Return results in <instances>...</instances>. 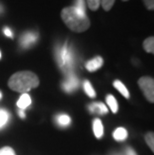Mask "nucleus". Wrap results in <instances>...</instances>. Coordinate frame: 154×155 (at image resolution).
<instances>
[{"label":"nucleus","instance_id":"nucleus-1","mask_svg":"<svg viewBox=\"0 0 154 155\" xmlns=\"http://www.w3.org/2000/svg\"><path fill=\"white\" fill-rule=\"evenodd\" d=\"M61 18L65 25L74 32H84L90 27V20L86 13L81 12L74 6L65 7L61 10Z\"/></svg>","mask_w":154,"mask_h":155},{"label":"nucleus","instance_id":"nucleus-2","mask_svg":"<svg viewBox=\"0 0 154 155\" xmlns=\"http://www.w3.org/2000/svg\"><path fill=\"white\" fill-rule=\"evenodd\" d=\"M8 86L13 91L26 93L39 86V78L31 71H19L9 78Z\"/></svg>","mask_w":154,"mask_h":155},{"label":"nucleus","instance_id":"nucleus-3","mask_svg":"<svg viewBox=\"0 0 154 155\" xmlns=\"http://www.w3.org/2000/svg\"><path fill=\"white\" fill-rule=\"evenodd\" d=\"M138 85L141 91L143 92L144 96L150 103L154 102V80L153 78L148 76H143L139 78Z\"/></svg>","mask_w":154,"mask_h":155},{"label":"nucleus","instance_id":"nucleus-4","mask_svg":"<svg viewBox=\"0 0 154 155\" xmlns=\"http://www.w3.org/2000/svg\"><path fill=\"white\" fill-rule=\"evenodd\" d=\"M58 61L61 68L63 69H69L72 65L73 61V55H72L71 49L68 47L67 44L63 45L60 49V53L58 55Z\"/></svg>","mask_w":154,"mask_h":155},{"label":"nucleus","instance_id":"nucleus-5","mask_svg":"<svg viewBox=\"0 0 154 155\" xmlns=\"http://www.w3.org/2000/svg\"><path fill=\"white\" fill-rule=\"evenodd\" d=\"M37 39H38V35L36 33L27 32V33H24L20 37V44L23 48H28V47H30L32 44L36 43Z\"/></svg>","mask_w":154,"mask_h":155},{"label":"nucleus","instance_id":"nucleus-6","mask_svg":"<svg viewBox=\"0 0 154 155\" xmlns=\"http://www.w3.org/2000/svg\"><path fill=\"white\" fill-rule=\"evenodd\" d=\"M102 65H103V58L100 57V56H96V57H94L91 60L87 61L86 64H85V67H86L88 71L94 72L98 70Z\"/></svg>","mask_w":154,"mask_h":155},{"label":"nucleus","instance_id":"nucleus-7","mask_svg":"<svg viewBox=\"0 0 154 155\" xmlns=\"http://www.w3.org/2000/svg\"><path fill=\"white\" fill-rule=\"evenodd\" d=\"M78 86V79L73 74L69 75L67 79L63 82V89L66 92H71L75 90Z\"/></svg>","mask_w":154,"mask_h":155},{"label":"nucleus","instance_id":"nucleus-8","mask_svg":"<svg viewBox=\"0 0 154 155\" xmlns=\"http://www.w3.org/2000/svg\"><path fill=\"white\" fill-rule=\"evenodd\" d=\"M89 109L93 113H98V114H105L108 112V108L103 103H99V102L90 104Z\"/></svg>","mask_w":154,"mask_h":155},{"label":"nucleus","instance_id":"nucleus-9","mask_svg":"<svg viewBox=\"0 0 154 155\" xmlns=\"http://www.w3.org/2000/svg\"><path fill=\"white\" fill-rule=\"evenodd\" d=\"M104 128H103V124L101 122L100 119H94L93 121V131H94V135L96 136L97 139H99L103 136V132H104Z\"/></svg>","mask_w":154,"mask_h":155},{"label":"nucleus","instance_id":"nucleus-10","mask_svg":"<svg viewBox=\"0 0 154 155\" xmlns=\"http://www.w3.org/2000/svg\"><path fill=\"white\" fill-rule=\"evenodd\" d=\"M30 104H31V98L27 93L22 94L20 96V98H19L18 101H17V106L19 107V109H20V110L27 108Z\"/></svg>","mask_w":154,"mask_h":155},{"label":"nucleus","instance_id":"nucleus-11","mask_svg":"<svg viewBox=\"0 0 154 155\" xmlns=\"http://www.w3.org/2000/svg\"><path fill=\"white\" fill-rule=\"evenodd\" d=\"M127 136H128V133H127L125 128L123 127L117 128L113 133V137L116 141H123L124 139H126Z\"/></svg>","mask_w":154,"mask_h":155},{"label":"nucleus","instance_id":"nucleus-12","mask_svg":"<svg viewBox=\"0 0 154 155\" xmlns=\"http://www.w3.org/2000/svg\"><path fill=\"white\" fill-rule=\"evenodd\" d=\"M143 48L147 53H154V37L150 36V37L146 38L143 42Z\"/></svg>","mask_w":154,"mask_h":155},{"label":"nucleus","instance_id":"nucleus-13","mask_svg":"<svg viewBox=\"0 0 154 155\" xmlns=\"http://www.w3.org/2000/svg\"><path fill=\"white\" fill-rule=\"evenodd\" d=\"M106 102L108 104V107H110V110L112 111L113 113H116L117 110H118V104H117L115 97H114L113 95H107Z\"/></svg>","mask_w":154,"mask_h":155},{"label":"nucleus","instance_id":"nucleus-14","mask_svg":"<svg viewBox=\"0 0 154 155\" xmlns=\"http://www.w3.org/2000/svg\"><path fill=\"white\" fill-rule=\"evenodd\" d=\"M113 86L115 87L117 90H118L121 94L123 95L124 97H126V98H129V92L128 90H127V88L124 86V84L122 83L121 81L119 80H115L113 82Z\"/></svg>","mask_w":154,"mask_h":155},{"label":"nucleus","instance_id":"nucleus-15","mask_svg":"<svg viewBox=\"0 0 154 155\" xmlns=\"http://www.w3.org/2000/svg\"><path fill=\"white\" fill-rule=\"evenodd\" d=\"M84 90H85V93H86L89 97H92L93 98V97L96 96V93H95L93 87L91 86L90 82L87 81V80L84 82Z\"/></svg>","mask_w":154,"mask_h":155},{"label":"nucleus","instance_id":"nucleus-16","mask_svg":"<svg viewBox=\"0 0 154 155\" xmlns=\"http://www.w3.org/2000/svg\"><path fill=\"white\" fill-rule=\"evenodd\" d=\"M70 121H71V119L68 115L62 114V115H59V116L57 117L58 124L61 125V126H67V125H69Z\"/></svg>","mask_w":154,"mask_h":155},{"label":"nucleus","instance_id":"nucleus-17","mask_svg":"<svg viewBox=\"0 0 154 155\" xmlns=\"http://www.w3.org/2000/svg\"><path fill=\"white\" fill-rule=\"evenodd\" d=\"M8 118H9L8 112L4 109H0V128L7 123Z\"/></svg>","mask_w":154,"mask_h":155},{"label":"nucleus","instance_id":"nucleus-18","mask_svg":"<svg viewBox=\"0 0 154 155\" xmlns=\"http://www.w3.org/2000/svg\"><path fill=\"white\" fill-rule=\"evenodd\" d=\"M145 141L153 152L154 151V134H153V132H148L145 135Z\"/></svg>","mask_w":154,"mask_h":155},{"label":"nucleus","instance_id":"nucleus-19","mask_svg":"<svg viewBox=\"0 0 154 155\" xmlns=\"http://www.w3.org/2000/svg\"><path fill=\"white\" fill-rule=\"evenodd\" d=\"M73 6L81 12L86 13V11H85V9H86V2H85V0H74Z\"/></svg>","mask_w":154,"mask_h":155},{"label":"nucleus","instance_id":"nucleus-20","mask_svg":"<svg viewBox=\"0 0 154 155\" xmlns=\"http://www.w3.org/2000/svg\"><path fill=\"white\" fill-rule=\"evenodd\" d=\"M114 2L115 0H100V5H102V8L105 11H109L114 5Z\"/></svg>","mask_w":154,"mask_h":155},{"label":"nucleus","instance_id":"nucleus-21","mask_svg":"<svg viewBox=\"0 0 154 155\" xmlns=\"http://www.w3.org/2000/svg\"><path fill=\"white\" fill-rule=\"evenodd\" d=\"M87 5L90 10L96 11L100 6V0H87Z\"/></svg>","mask_w":154,"mask_h":155},{"label":"nucleus","instance_id":"nucleus-22","mask_svg":"<svg viewBox=\"0 0 154 155\" xmlns=\"http://www.w3.org/2000/svg\"><path fill=\"white\" fill-rule=\"evenodd\" d=\"M0 155H15V152L11 147L4 146L0 148Z\"/></svg>","mask_w":154,"mask_h":155},{"label":"nucleus","instance_id":"nucleus-23","mask_svg":"<svg viewBox=\"0 0 154 155\" xmlns=\"http://www.w3.org/2000/svg\"><path fill=\"white\" fill-rule=\"evenodd\" d=\"M143 2L148 10H153L154 9V0H143Z\"/></svg>","mask_w":154,"mask_h":155},{"label":"nucleus","instance_id":"nucleus-24","mask_svg":"<svg viewBox=\"0 0 154 155\" xmlns=\"http://www.w3.org/2000/svg\"><path fill=\"white\" fill-rule=\"evenodd\" d=\"M3 32H4V34L7 36V37L9 38H13V33H12V31H11V29L10 28H8V27H5L4 29H3Z\"/></svg>","mask_w":154,"mask_h":155},{"label":"nucleus","instance_id":"nucleus-25","mask_svg":"<svg viewBox=\"0 0 154 155\" xmlns=\"http://www.w3.org/2000/svg\"><path fill=\"white\" fill-rule=\"evenodd\" d=\"M126 155H136V153H135V151H134L133 149H131V148H127Z\"/></svg>","mask_w":154,"mask_h":155},{"label":"nucleus","instance_id":"nucleus-26","mask_svg":"<svg viewBox=\"0 0 154 155\" xmlns=\"http://www.w3.org/2000/svg\"><path fill=\"white\" fill-rule=\"evenodd\" d=\"M19 116L21 118H25V113L22 110H19Z\"/></svg>","mask_w":154,"mask_h":155},{"label":"nucleus","instance_id":"nucleus-27","mask_svg":"<svg viewBox=\"0 0 154 155\" xmlns=\"http://www.w3.org/2000/svg\"><path fill=\"white\" fill-rule=\"evenodd\" d=\"M1 96H2V94H1V92H0V99H1Z\"/></svg>","mask_w":154,"mask_h":155},{"label":"nucleus","instance_id":"nucleus-28","mask_svg":"<svg viewBox=\"0 0 154 155\" xmlns=\"http://www.w3.org/2000/svg\"><path fill=\"white\" fill-rule=\"evenodd\" d=\"M0 58H1V52H0Z\"/></svg>","mask_w":154,"mask_h":155},{"label":"nucleus","instance_id":"nucleus-29","mask_svg":"<svg viewBox=\"0 0 154 155\" xmlns=\"http://www.w3.org/2000/svg\"><path fill=\"white\" fill-rule=\"evenodd\" d=\"M123 1H127V0H123Z\"/></svg>","mask_w":154,"mask_h":155}]
</instances>
